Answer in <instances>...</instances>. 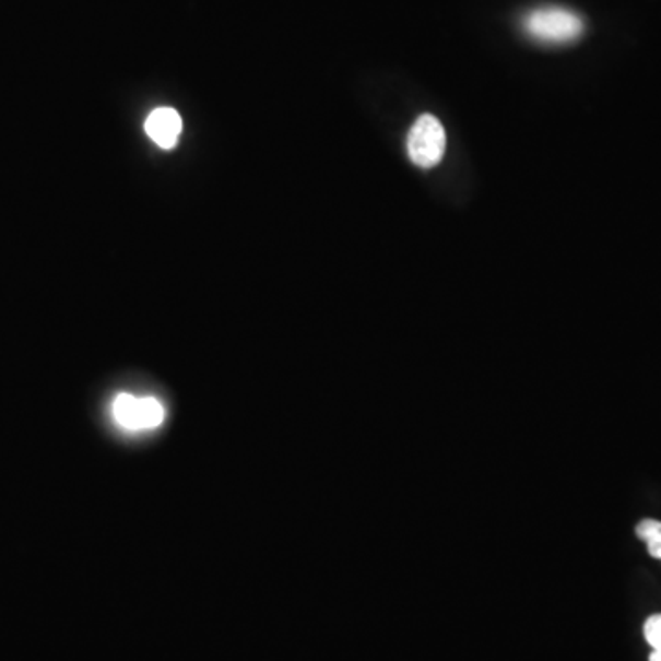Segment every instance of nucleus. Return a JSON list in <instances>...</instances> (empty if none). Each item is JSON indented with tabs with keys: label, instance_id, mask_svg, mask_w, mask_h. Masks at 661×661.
<instances>
[{
	"label": "nucleus",
	"instance_id": "obj_1",
	"mask_svg": "<svg viewBox=\"0 0 661 661\" xmlns=\"http://www.w3.org/2000/svg\"><path fill=\"white\" fill-rule=\"evenodd\" d=\"M522 28L541 45H569L581 37L585 21L568 8L541 7L523 15Z\"/></svg>",
	"mask_w": 661,
	"mask_h": 661
},
{
	"label": "nucleus",
	"instance_id": "obj_2",
	"mask_svg": "<svg viewBox=\"0 0 661 661\" xmlns=\"http://www.w3.org/2000/svg\"><path fill=\"white\" fill-rule=\"evenodd\" d=\"M445 145L447 137L441 121L437 120L436 116L421 115L409 132L406 147L410 161L414 162L415 166L434 167L444 158Z\"/></svg>",
	"mask_w": 661,
	"mask_h": 661
},
{
	"label": "nucleus",
	"instance_id": "obj_3",
	"mask_svg": "<svg viewBox=\"0 0 661 661\" xmlns=\"http://www.w3.org/2000/svg\"><path fill=\"white\" fill-rule=\"evenodd\" d=\"M115 417L127 428H155L164 421V406L153 397L121 396L116 397Z\"/></svg>",
	"mask_w": 661,
	"mask_h": 661
},
{
	"label": "nucleus",
	"instance_id": "obj_4",
	"mask_svg": "<svg viewBox=\"0 0 661 661\" xmlns=\"http://www.w3.org/2000/svg\"><path fill=\"white\" fill-rule=\"evenodd\" d=\"M145 132L162 150H172L179 142L182 132V120L175 109L162 107L151 113L145 121Z\"/></svg>",
	"mask_w": 661,
	"mask_h": 661
},
{
	"label": "nucleus",
	"instance_id": "obj_5",
	"mask_svg": "<svg viewBox=\"0 0 661 661\" xmlns=\"http://www.w3.org/2000/svg\"><path fill=\"white\" fill-rule=\"evenodd\" d=\"M645 639L654 650H661V614L650 615L645 622Z\"/></svg>",
	"mask_w": 661,
	"mask_h": 661
},
{
	"label": "nucleus",
	"instance_id": "obj_6",
	"mask_svg": "<svg viewBox=\"0 0 661 661\" xmlns=\"http://www.w3.org/2000/svg\"><path fill=\"white\" fill-rule=\"evenodd\" d=\"M660 533L661 522L660 520H652V518H645V520L638 523V528H636V535L645 542L652 539V536L660 535Z\"/></svg>",
	"mask_w": 661,
	"mask_h": 661
},
{
	"label": "nucleus",
	"instance_id": "obj_7",
	"mask_svg": "<svg viewBox=\"0 0 661 661\" xmlns=\"http://www.w3.org/2000/svg\"><path fill=\"white\" fill-rule=\"evenodd\" d=\"M649 661H661V650H654V652L650 654Z\"/></svg>",
	"mask_w": 661,
	"mask_h": 661
}]
</instances>
